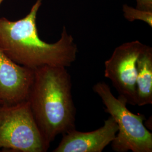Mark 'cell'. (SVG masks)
I'll use <instances>...</instances> for the list:
<instances>
[{
	"label": "cell",
	"instance_id": "obj_1",
	"mask_svg": "<svg viewBox=\"0 0 152 152\" xmlns=\"http://www.w3.org/2000/svg\"><path fill=\"white\" fill-rule=\"evenodd\" d=\"M42 0H37L29 12L18 20L0 18V49L11 60L31 69L45 65L68 67L76 60L78 47L65 26L53 44L39 38L37 15Z\"/></svg>",
	"mask_w": 152,
	"mask_h": 152
},
{
	"label": "cell",
	"instance_id": "obj_2",
	"mask_svg": "<svg viewBox=\"0 0 152 152\" xmlns=\"http://www.w3.org/2000/svg\"><path fill=\"white\" fill-rule=\"evenodd\" d=\"M27 100L45 141L75 129L76 107L66 67L45 65L34 69Z\"/></svg>",
	"mask_w": 152,
	"mask_h": 152
},
{
	"label": "cell",
	"instance_id": "obj_3",
	"mask_svg": "<svg viewBox=\"0 0 152 152\" xmlns=\"http://www.w3.org/2000/svg\"><path fill=\"white\" fill-rule=\"evenodd\" d=\"M93 91L101 98L105 112L110 114L118 126V131L111 142L116 152H152V134L144 125V115L134 114L127 108L124 98L115 97L104 82H99Z\"/></svg>",
	"mask_w": 152,
	"mask_h": 152
},
{
	"label": "cell",
	"instance_id": "obj_4",
	"mask_svg": "<svg viewBox=\"0 0 152 152\" xmlns=\"http://www.w3.org/2000/svg\"><path fill=\"white\" fill-rule=\"evenodd\" d=\"M49 147L27 100L0 104V149L10 152H45Z\"/></svg>",
	"mask_w": 152,
	"mask_h": 152
},
{
	"label": "cell",
	"instance_id": "obj_5",
	"mask_svg": "<svg viewBox=\"0 0 152 152\" xmlns=\"http://www.w3.org/2000/svg\"><path fill=\"white\" fill-rule=\"evenodd\" d=\"M145 45L138 40L125 42L114 49L104 64V76L127 103L136 105L137 60Z\"/></svg>",
	"mask_w": 152,
	"mask_h": 152
},
{
	"label": "cell",
	"instance_id": "obj_6",
	"mask_svg": "<svg viewBox=\"0 0 152 152\" xmlns=\"http://www.w3.org/2000/svg\"><path fill=\"white\" fill-rule=\"evenodd\" d=\"M34 70L14 62L0 49V101L16 104L27 100Z\"/></svg>",
	"mask_w": 152,
	"mask_h": 152
},
{
	"label": "cell",
	"instance_id": "obj_7",
	"mask_svg": "<svg viewBox=\"0 0 152 152\" xmlns=\"http://www.w3.org/2000/svg\"><path fill=\"white\" fill-rule=\"evenodd\" d=\"M118 126L109 116L103 126L90 132H81L76 129L63 134L62 139L53 152H102L115 137Z\"/></svg>",
	"mask_w": 152,
	"mask_h": 152
},
{
	"label": "cell",
	"instance_id": "obj_8",
	"mask_svg": "<svg viewBox=\"0 0 152 152\" xmlns=\"http://www.w3.org/2000/svg\"><path fill=\"white\" fill-rule=\"evenodd\" d=\"M136 105L152 104V49L145 45L137 60Z\"/></svg>",
	"mask_w": 152,
	"mask_h": 152
},
{
	"label": "cell",
	"instance_id": "obj_9",
	"mask_svg": "<svg viewBox=\"0 0 152 152\" xmlns=\"http://www.w3.org/2000/svg\"><path fill=\"white\" fill-rule=\"evenodd\" d=\"M122 11L124 16L128 21L131 22L141 20L152 27V10L140 9L124 4L122 6Z\"/></svg>",
	"mask_w": 152,
	"mask_h": 152
},
{
	"label": "cell",
	"instance_id": "obj_10",
	"mask_svg": "<svg viewBox=\"0 0 152 152\" xmlns=\"http://www.w3.org/2000/svg\"><path fill=\"white\" fill-rule=\"evenodd\" d=\"M136 7L140 9L152 10V0H136Z\"/></svg>",
	"mask_w": 152,
	"mask_h": 152
},
{
	"label": "cell",
	"instance_id": "obj_11",
	"mask_svg": "<svg viewBox=\"0 0 152 152\" xmlns=\"http://www.w3.org/2000/svg\"><path fill=\"white\" fill-rule=\"evenodd\" d=\"M4 1V0H0V6L2 4V3Z\"/></svg>",
	"mask_w": 152,
	"mask_h": 152
},
{
	"label": "cell",
	"instance_id": "obj_12",
	"mask_svg": "<svg viewBox=\"0 0 152 152\" xmlns=\"http://www.w3.org/2000/svg\"><path fill=\"white\" fill-rule=\"evenodd\" d=\"M1 103H2V102H1V101H0V104H1Z\"/></svg>",
	"mask_w": 152,
	"mask_h": 152
}]
</instances>
